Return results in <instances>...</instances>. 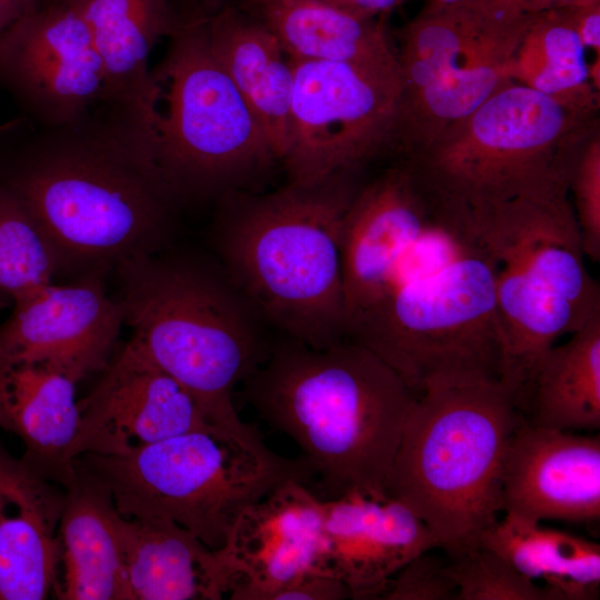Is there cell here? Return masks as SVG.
<instances>
[{
	"label": "cell",
	"instance_id": "obj_23",
	"mask_svg": "<svg viewBox=\"0 0 600 600\" xmlns=\"http://www.w3.org/2000/svg\"><path fill=\"white\" fill-rule=\"evenodd\" d=\"M260 21L292 60L398 63L381 23L329 0H253Z\"/></svg>",
	"mask_w": 600,
	"mask_h": 600
},
{
	"label": "cell",
	"instance_id": "obj_17",
	"mask_svg": "<svg viewBox=\"0 0 600 600\" xmlns=\"http://www.w3.org/2000/svg\"><path fill=\"white\" fill-rule=\"evenodd\" d=\"M64 494L0 448V600H43L59 579Z\"/></svg>",
	"mask_w": 600,
	"mask_h": 600
},
{
	"label": "cell",
	"instance_id": "obj_36",
	"mask_svg": "<svg viewBox=\"0 0 600 600\" xmlns=\"http://www.w3.org/2000/svg\"><path fill=\"white\" fill-rule=\"evenodd\" d=\"M32 4H37L38 3V0H30Z\"/></svg>",
	"mask_w": 600,
	"mask_h": 600
},
{
	"label": "cell",
	"instance_id": "obj_32",
	"mask_svg": "<svg viewBox=\"0 0 600 600\" xmlns=\"http://www.w3.org/2000/svg\"><path fill=\"white\" fill-rule=\"evenodd\" d=\"M356 13L373 17L376 13L388 12L404 0H329Z\"/></svg>",
	"mask_w": 600,
	"mask_h": 600
},
{
	"label": "cell",
	"instance_id": "obj_13",
	"mask_svg": "<svg viewBox=\"0 0 600 600\" xmlns=\"http://www.w3.org/2000/svg\"><path fill=\"white\" fill-rule=\"evenodd\" d=\"M12 306L0 326V362H46L79 381L106 369L124 324L102 276L51 282Z\"/></svg>",
	"mask_w": 600,
	"mask_h": 600
},
{
	"label": "cell",
	"instance_id": "obj_21",
	"mask_svg": "<svg viewBox=\"0 0 600 600\" xmlns=\"http://www.w3.org/2000/svg\"><path fill=\"white\" fill-rule=\"evenodd\" d=\"M210 48L258 120L277 160L288 148L293 64L260 20L231 9L207 18Z\"/></svg>",
	"mask_w": 600,
	"mask_h": 600
},
{
	"label": "cell",
	"instance_id": "obj_30",
	"mask_svg": "<svg viewBox=\"0 0 600 600\" xmlns=\"http://www.w3.org/2000/svg\"><path fill=\"white\" fill-rule=\"evenodd\" d=\"M572 184L576 196L573 211L583 252L593 262L600 260V172L596 153L569 164L567 186Z\"/></svg>",
	"mask_w": 600,
	"mask_h": 600
},
{
	"label": "cell",
	"instance_id": "obj_22",
	"mask_svg": "<svg viewBox=\"0 0 600 600\" xmlns=\"http://www.w3.org/2000/svg\"><path fill=\"white\" fill-rule=\"evenodd\" d=\"M86 22L106 77V99L141 110L149 87V57L179 20L168 0H59Z\"/></svg>",
	"mask_w": 600,
	"mask_h": 600
},
{
	"label": "cell",
	"instance_id": "obj_11",
	"mask_svg": "<svg viewBox=\"0 0 600 600\" xmlns=\"http://www.w3.org/2000/svg\"><path fill=\"white\" fill-rule=\"evenodd\" d=\"M0 91L41 126L72 122L104 101L103 66L71 4L38 2L0 33Z\"/></svg>",
	"mask_w": 600,
	"mask_h": 600
},
{
	"label": "cell",
	"instance_id": "obj_25",
	"mask_svg": "<svg viewBox=\"0 0 600 600\" xmlns=\"http://www.w3.org/2000/svg\"><path fill=\"white\" fill-rule=\"evenodd\" d=\"M479 544L530 580L542 581L561 600H587L598 594L600 546L594 541L504 513L482 533Z\"/></svg>",
	"mask_w": 600,
	"mask_h": 600
},
{
	"label": "cell",
	"instance_id": "obj_27",
	"mask_svg": "<svg viewBox=\"0 0 600 600\" xmlns=\"http://www.w3.org/2000/svg\"><path fill=\"white\" fill-rule=\"evenodd\" d=\"M524 32L528 41L542 48V63L527 86L557 97L586 83L587 47L563 8L533 12Z\"/></svg>",
	"mask_w": 600,
	"mask_h": 600
},
{
	"label": "cell",
	"instance_id": "obj_37",
	"mask_svg": "<svg viewBox=\"0 0 600 600\" xmlns=\"http://www.w3.org/2000/svg\"><path fill=\"white\" fill-rule=\"evenodd\" d=\"M42 1H59V0H38V2H42Z\"/></svg>",
	"mask_w": 600,
	"mask_h": 600
},
{
	"label": "cell",
	"instance_id": "obj_34",
	"mask_svg": "<svg viewBox=\"0 0 600 600\" xmlns=\"http://www.w3.org/2000/svg\"><path fill=\"white\" fill-rule=\"evenodd\" d=\"M530 12L543 11L546 9H559L578 4L588 0H524Z\"/></svg>",
	"mask_w": 600,
	"mask_h": 600
},
{
	"label": "cell",
	"instance_id": "obj_12",
	"mask_svg": "<svg viewBox=\"0 0 600 600\" xmlns=\"http://www.w3.org/2000/svg\"><path fill=\"white\" fill-rule=\"evenodd\" d=\"M74 460L121 456L210 424L189 392L130 340L93 390L78 401Z\"/></svg>",
	"mask_w": 600,
	"mask_h": 600
},
{
	"label": "cell",
	"instance_id": "obj_8",
	"mask_svg": "<svg viewBox=\"0 0 600 600\" xmlns=\"http://www.w3.org/2000/svg\"><path fill=\"white\" fill-rule=\"evenodd\" d=\"M77 460L107 486L122 517L171 520L213 551L250 504L286 481L312 477L302 457L272 452L254 428L212 427L127 454Z\"/></svg>",
	"mask_w": 600,
	"mask_h": 600
},
{
	"label": "cell",
	"instance_id": "obj_5",
	"mask_svg": "<svg viewBox=\"0 0 600 600\" xmlns=\"http://www.w3.org/2000/svg\"><path fill=\"white\" fill-rule=\"evenodd\" d=\"M131 341L194 399L210 424L249 431L233 393L268 358L269 324L216 258L160 250L113 271Z\"/></svg>",
	"mask_w": 600,
	"mask_h": 600
},
{
	"label": "cell",
	"instance_id": "obj_2",
	"mask_svg": "<svg viewBox=\"0 0 600 600\" xmlns=\"http://www.w3.org/2000/svg\"><path fill=\"white\" fill-rule=\"evenodd\" d=\"M0 188L51 246L59 273H113L163 250L179 203L157 167L136 107L102 101L59 126L22 116L0 123Z\"/></svg>",
	"mask_w": 600,
	"mask_h": 600
},
{
	"label": "cell",
	"instance_id": "obj_4",
	"mask_svg": "<svg viewBox=\"0 0 600 600\" xmlns=\"http://www.w3.org/2000/svg\"><path fill=\"white\" fill-rule=\"evenodd\" d=\"M342 173L268 193H228L214 258L269 327L313 348L344 338L343 230L357 188Z\"/></svg>",
	"mask_w": 600,
	"mask_h": 600
},
{
	"label": "cell",
	"instance_id": "obj_20",
	"mask_svg": "<svg viewBox=\"0 0 600 600\" xmlns=\"http://www.w3.org/2000/svg\"><path fill=\"white\" fill-rule=\"evenodd\" d=\"M127 600H219L228 592L213 550L178 523L119 513Z\"/></svg>",
	"mask_w": 600,
	"mask_h": 600
},
{
	"label": "cell",
	"instance_id": "obj_18",
	"mask_svg": "<svg viewBox=\"0 0 600 600\" xmlns=\"http://www.w3.org/2000/svg\"><path fill=\"white\" fill-rule=\"evenodd\" d=\"M66 487L54 594L63 600H127L119 512L107 486L77 459Z\"/></svg>",
	"mask_w": 600,
	"mask_h": 600
},
{
	"label": "cell",
	"instance_id": "obj_19",
	"mask_svg": "<svg viewBox=\"0 0 600 600\" xmlns=\"http://www.w3.org/2000/svg\"><path fill=\"white\" fill-rule=\"evenodd\" d=\"M79 380L46 362H0V427L27 448L24 461L64 484L74 470Z\"/></svg>",
	"mask_w": 600,
	"mask_h": 600
},
{
	"label": "cell",
	"instance_id": "obj_3",
	"mask_svg": "<svg viewBox=\"0 0 600 600\" xmlns=\"http://www.w3.org/2000/svg\"><path fill=\"white\" fill-rule=\"evenodd\" d=\"M242 393L262 420L297 443L328 499L350 492L387 498L419 394L372 350L347 337L313 348L279 334Z\"/></svg>",
	"mask_w": 600,
	"mask_h": 600
},
{
	"label": "cell",
	"instance_id": "obj_9",
	"mask_svg": "<svg viewBox=\"0 0 600 600\" xmlns=\"http://www.w3.org/2000/svg\"><path fill=\"white\" fill-rule=\"evenodd\" d=\"M170 40L141 108L154 160L179 203L219 200L277 159L210 48L207 18L179 21Z\"/></svg>",
	"mask_w": 600,
	"mask_h": 600
},
{
	"label": "cell",
	"instance_id": "obj_26",
	"mask_svg": "<svg viewBox=\"0 0 600 600\" xmlns=\"http://www.w3.org/2000/svg\"><path fill=\"white\" fill-rule=\"evenodd\" d=\"M59 274L56 254L41 229L10 193L0 188V303H14Z\"/></svg>",
	"mask_w": 600,
	"mask_h": 600
},
{
	"label": "cell",
	"instance_id": "obj_28",
	"mask_svg": "<svg viewBox=\"0 0 600 600\" xmlns=\"http://www.w3.org/2000/svg\"><path fill=\"white\" fill-rule=\"evenodd\" d=\"M448 571L457 600H561L556 591L530 580L481 544L448 556Z\"/></svg>",
	"mask_w": 600,
	"mask_h": 600
},
{
	"label": "cell",
	"instance_id": "obj_29",
	"mask_svg": "<svg viewBox=\"0 0 600 600\" xmlns=\"http://www.w3.org/2000/svg\"><path fill=\"white\" fill-rule=\"evenodd\" d=\"M457 587L448 571V556L422 552L388 583L386 600H457Z\"/></svg>",
	"mask_w": 600,
	"mask_h": 600
},
{
	"label": "cell",
	"instance_id": "obj_6",
	"mask_svg": "<svg viewBox=\"0 0 600 600\" xmlns=\"http://www.w3.org/2000/svg\"><path fill=\"white\" fill-rule=\"evenodd\" d=\"M523 420L500 380L428 387L406 422L387 497L420 518L447 556L478 546L503 512L504 456Z\"/></svg>",
	"mask_w": 600,
	"mask_h": 600
},
{
	"label": "cell",
	"instance_id": "obj_33",
	"mask_svg": "<svg viewBox=\"0 0 600 600\" xmlns=\"http://www.w3.org/2000/svg\"><path fill=\"white\" fill-rule=\"evenodd\" d=\"M33 7L30 0H0V33Z\"/></svg>",
	"mask_w": 600,
	"mask_h": 600
},
{
	"label": "cell",
	"instance_id": "obj_7",
	"mask_svg": "<svg viewBox=\"0 0 600 600\" xmlns=\"http://www.w3.org/2000/svg\"><path fill=\"white\" fill-rule=\"evenodd\" d=\"M496 263L500 381L523 396L542 354L600 313L567 189L477 207Z\"/></svg>",
	"mask_w": 600,
	"mask_h": 600
},
{
	"label": "cell",
	"instance_id": "obj_24",
	"mask_svg": "<svg viewBox=\"0 0 600 600\" xmlns=\"http://www.w3.org/2000/svg\"><path fill=\"white\" fill-rule=\"evenodd\" d=\"M530 423L561 431L600 427V313L537 362L521 409Z\"/></svg>",
	"mask_w": 600,
	"mask_h": 600
},
{
	"label": "cell",
	"instance_id": "obj_15",
	"mask_svg": "<svg viewBox=\"0 0 600 600\" xmlns=\"http://www.w3.org/2000/svg\"><path fill=\"white\" fill-rule=\"evenodd\" d=\"M501 493L503 512L528 520H598L600 437L523 420L506 451Z\"/></svg>",
	"mask_w": 600,
	"mask_h": 600
},
{
	"label": "cell",
	"instance_id": "obj_35",
	"mask_svg": "<svg viewBox=\"0 0 600 600\" xmlns=\"http://www.w3.org/2000/svg\"><path fill=\"white\" fill-rule=\"evenodd\" d=\"M462 0H430L431 7H446L461 2Z\"/></svg>",
	"mask_w": 600,
	"mask_h": 600
},
{
	"label": "cell",
	"instance_id": "obj_10",
	"mask_svg": "<svg viewBox=\"0 0 600 600\" xmlns=\"http://www.w3.org/2000/svg\"><path fill=\"white\" fill-rule=\"evenodd\" d=\"M292 64L289 141L281 160L289 182L310 186L351 173L384 143L400 118L399 63Z\"/></svg>",
	"mask_w": 600,
	"mask_h": 600
},
{
	"label": "cell",
	"instance_id": "obj_31",
	"mask_svg": "<svg viewBox=\"0 0 600 600\" xmlns=\"http://www.w3.org/2000/svg\"><path fill=\"white\" fill-rule=\"evenodd\" d=\"M347 598H351V594L340 580L313 572L279 590L272 600H341Z\"/></svg>",
	"mask_w": 600,
	"mask_h": 600
},
{
	"label": "cell",
	"instance_id": "obj_1",
	"mask_svg": "<svg viewBox=\"0 0 600 600\" xmlns=\"http://www.w3.org/2000/svg\"><path fill=\"white\" fill-rule=\"evenodd\" d=\"M344 337L420 394L500 380L496 263L479 210L419 164L357 189L343 230Z\"/></svg>",
	"mask_w": 600,
	"mask_h": 600
},
{
	"label": "cell",
	"instance_id": "obj_14",
	"mask_svg": "<svg viewBox=\"0 0 600 600\" xmlns=\"http://www.w3.org/2000/svg\"><path fill=\"white\" fill-rule=\"evenodd\" d=\"M322 499L289 480L250 504L214 550L232 600H272L308 573H322ZM323 574V573H322Z\"/></svg>",
	"mask_w": 600,
	"mask_h": 600
},
{
	"label": "cell",
	"instance_id": "obj_16",
	"mask_svg": "<svg viewBox=\"0 0 600 600\" xmlns=\"http://www.w3.org/2000/svg\"><path fill=\"white\" fill-rule=\"evenodd\" d=\"M322 509L321 572L353 599L381 598L404 566L439 548L428 526L394 499L350 492L322 500Z\"/></svg>",
	"mask_w": 600,
	"mask_h": 600
}]
</instances>
